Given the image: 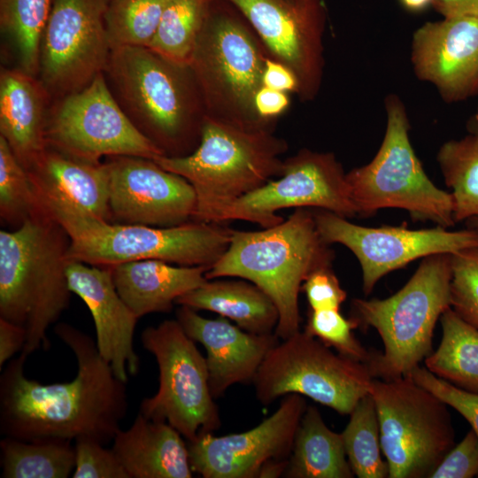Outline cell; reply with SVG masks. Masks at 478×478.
Here are the masks:
<instances>
[{
    "mask_svg": "<svg viewBox=\"0 0 478 478\" xmlns=\"http://www.w3.org/2000/svg\"><path fill=\"white\" fill-rule=\"evenodd\" d=\"M54 333L76 358L75 378L46 385L30 380L24 374L27 356L20 352L0 375V432L25 441L89 438L107 444L127 414V382L115 375L91 336L64 322Z\"/></svg>",
    "mask_w": 478,
    "mask_h": 478,
    "instance_id": "cell-1",
    "label": "cell"
},
{
    "mask_svg": "<svg viewBox=\"0 0 478 478\" xmlns=\"http://www.w3.org/2000/svg\"><path fill=\"white\" fill-rule=\"evenodd\" d=\"M103 73L126 115L166 156L196 150L206 115L189 65L149 47L119 46Z\"/></svg>",
    "mask_w": 478,
    "mask_h": 478,
    "instance_id": "cell-2",
    "label": "cell"
},
{
    "mask_svg": "<svg viewBox=\"0 0 478 478\" xmlns=\"http://www.w3.org/2000/svg\"><path fill=\"white\" fill-rule=\"evenodd\" d=\"M70 238L42 205L12 230L0 231V318L22 327V353L48 350V329L68 307Z\"/></svg>",
    "mask_w": 478,
    "mask_h": 478,
    "instance_id": "cell-3",
    "label": "cell"
},
{
    "mask_svg": "<svg viewBox=\"0 0 478 478\" xmlns=\"http://www.w3.org/2000/svg\"><path fill=\"white\" fill-rule=\"evenodd\" d=\"M335 252L320 236L311 208H297L278 225L232 232L229 245L205 273L207 280L237 277L261 289L274 303V334L286 339L300 330L298 295L315 270L332 266Z\"/></svg>",
    "mask_w": 478,
    "mask_h": 478,
    "instance_id": "cell-4",
    "label": "cell"
},
{
    "mask_svg": "<svg viewBox=\"0 0 478 478\" xmlns=\"http://www.w3.org/2000/svg\"><path fill=\"white\" fill-rule=\"evenodd\" d=\"M41 204L70 238L68 260L96 266L158 259L209 269L227 249L233 232L223 223L194 220L166 227L118 224L66 203L42 200Z\"/></svg>",
    "mask_w": 478,
    "mask_h": 478,
    "instance_id": "cell-5",
    "label": "cell"
},
{
    "mask_svg": "<svg viewBox=\"0 0 478 478\" xmlns=\"http://www.w3.org/2000/svg\"><path fill=\"white\" fill-rule=\"evenodd\" d=\"M269 54L247 19L227 0H212L189 59L207 118L274 131L255 108Z\"/></svg>",
    "mask_w": 478,
    "mask_h": 478,
    "instance_id": "cell-6",
    "label": "cell"
},
{
    "mask_svg": "<svg viewBox=\"0 0 478 478\" xmlns=\"http://www.w3.org/2000/svg\"><path fill=\"white\" fill-rule=\"evenodd\" d=\"M289 148L274 131L248 129L205 117L199 144L189 155L155 161L185 178L197 197L194 220L220 223L223 211L280 176Z\"/></svg>",
    "mask_w": 478,
    "mask_h": 478,
    "instance_id": "cell-7",
    "label": "cell"
},
{
    "mask_svg": "<svg viewBox=\"0 0 478 478\" xmlns=\"http://www.w3.org/2000/svg\"><path fill=\"white\" fill-rule=\"evenodd\" d=\"M451 254H435L392 296L352 300L351 318L374 328L383 343V352L371 353L366 363L374 378L409 376L431 353L436 322L451 307Z\"/></svg>",
    "mask_w": 478,
    "mask_h": 478,
    "instance_id": "cell-8",
    "label": "cell"
},
{
    "mask_svg": "<svg viewBox=\"0 0 478 478\" xmlns=\"http://www.w3.org/2000/svg\"><path fill=\"white\" fill-rule=\"evenodd\" d=\"M386 129L374 158L346 173L357 215L381 209L406 211L413 220L448 228L456 224L451 193L437 188L425 173L412 146L405 104L396 95L385 99Z\"/></svg>",
    "mask_w": 478,
    "mask_h": 478,
    "instance_id": "cell-9",
    "label": "cell"
},
{
    "mask_svg": "<svg viewBox=\"0 0 478 478\" xmlns=\"http://www.w3.org/2000/svg\"><path fill=\"white\" fill-rule=\"evenodd\" d=\"M369 394L377 411L388 477H429L455 445L448 405L411 376L374 378Z\"/></svg>",
    "mask_w": 478,
    "mask_h": 478,
    "instance_id": "cell-10",
    "label": "cell"
},
{
    "mask_svg": "<svg viewBox=\"0 0 478 478\" xmlns=\"http://www.w3.org/2000/svg\"><path fill=\"white\" fill-rule=\"evenodd\" d=\"M373 379L366 363L336 354L299 330L268 351L252 382L264 405L295 393L344 415L369 393Z\"/></svg>",
    "mask_w": 478,
    "mask_h": 478,
    "instance_id": "cell-11",
    "label": "cell"
},
{
    "mask_svg": "<svg viewBox=\"0 0 478 478\" xmlns=\"http://www.w3.org/2000/svg\"><path fill=\"white\" fill-rule=\"evenodd\" d=\"M141 340L156 358L159 384L154 396L143 399L139 412L167 422L188 442L218 429L220 419L209 387L206 359L178 320L146 328Z\"/></svg>",
    "mask_w": 478,
    "mask_h": 478,
    "instance_id": "cell-12",
    "label": "cell"
},
{
    "mask_svg": "<svg viewBox=\"0 0 478 478\" xmlns=\"http://www.w3.org/2000/svg\"><path fill=\"white\" fill-rule=\"evenodd\" d=\"M46 140L58 150L92 162L112 156L153 160L166 156L126 115L103 73L84 89L52 101Z\"/></svg>",
    "mask_w": 478,
    "mask_h": 478,
    "instance_id": "cell-13",
    "label": "cell"
},
{
    "mask_svg": "<svg viewBox=\"0 0 478 478\" xmlns=\"http://www.w3.org/2000/svg\"><path fill=\"white\" fill-rule=\"evenodd\" d=\"M110 1H53L38 74L52 101L84 89L104 73L112 50L104 19Z\"/></svg>",
    "mask_w": 478,
    "mask_h": 478,
    "instance_id": "cell-14",
    "label": "cell"
},
{
    "mask_svg": "<svg viewBox=\"0 0 478 478\" xmlns=\"http://www.w3.org/2000/svg\"><path fill=\"white\" fill-rule=\"evenodd\" d=\"M285 208H311L351 219L357 216L346 173L332 152L302 149L284 159L281 174L227 206L220 223L244 220L262 228L280 224Z\"/></svg>",
    "mask_w": 478,
    "mask_h": 478,
    "instance_id": "cell-15",
    "label": "cell"
},
{
    "mask_svg": "<svg viewBox=\"0 0 478 478\" xmlns=\"http://www.w3.org/2000/svg\"><path fill=\"white\" fill-rule=\"evenodd\" d=\"M317 229L328 244L340 243L357 258L362 271L363 291L372 292L381 278L426 257L478 247V230L450 231L405 227H364L332 212L312 209Z\"/></svg>",
    "mask_w": 478,
    "mask_h": 478,
    "instance_id": "cell-16",
    "label": "cell"
},
{
    "mask_svg": "<svg viewBox=\"0 0 478 478\" xmlns=\"http://www.w3.org/2000/svg\"><path fill=\"white\" fill-rule=\"evenodd\" d=\"M227 1L247 19L269 56L294 73L299 98L312 100L324 71V0Z\"/></svg>",
    "mask_w": 478,
    "mask_h": 478,
    "instance_id": "cell-17",
    "label": "cell"
},
{
    "mask_svg": "<svg viewBox=\"0 0 478 478\" xmlns=\"http://www.w3.org/2000/svg\"><path fill=\"white\" fill-rule=\"evenodd\" d=\"M105 158L110 221L166 227L194 220L196 193L185 178L162 168L150 158Z\"/></svg>",
    "mask_w": 478,
    "mask_h": 478,
    "instance_id": "cell-18",
    "label": "cell"
},
{
    "mask_svg": "<svg viewBox=\"0 0 478 478\" xmlns=\"http://www.w3.org/2000/svg\"><path fill=\"white\" fill-rule=\"evenodd\" d=\"M306 407L304 396L288 394L272 415L250 430L200 435L188 443L192 471L204 478L258 477L267 461L289 459Z\"/></svg>",
    "mask_w": 478,
    "mask_h": 478,
    "instance_id": "cell-19",
    "label": "cell"
},
{
    "mask_svg": "<svg viewBox=\"0 0 478 478\" xmlns=\"http://www.w3.org/2000/svg\"><path fill=\"white\" fill-rule=\"evenodd\" d=\"M415 75L432 84L447 103L478 95V18L459 16L428 21L411 43Z\"/></svg>",
    "mask_w": 478,
    "mask_h": 478,
    "instance_id": "cell-20",
    "label": "cell"
},
{
    "mask_svg": "<svg viewBox=\"0 0 478 478\" xmlns=\"http://www.w3.org/2000/svg\"><path fill=\"white\" fill-rule=\"evenodd\" d=\"M66 274L70 289L86 304L95 323L96 344L115 375L127 382L135 375L140 358L134 349L139 320L120 297L110 267L69 260Z\"/></svg>",
    "mask_w": 478,
    "mask_h": 478,
    "instance_id": "cell-21",
    "label": "cell"
},
{
    "mask_svg": "<svg viewBox=\"0 0 478 478\" xmlns=\"http://www.w3.org/2000/svg\"><path fill=\"white\" fill-rule=\"evenodd\" d=\"M176 320L185 333L206 351L208 382L213 398L236 383L252 382L268 351L278 342L273 334H253L231 324L226 318L206 319L181 305Z\"/></svg>",
    "mask_w": 478,
    "mask_h": 478,
    "instance_id": "cell-22",
    "label": "cell"
},
{
    "mask_svg": "<svg viewBox=\"0 0 478 478\" xmlns=\"http://www.w3.org/2000/svg\"><path fill=\"white\" fill-rule=\"evenodd\" d=\"M27 171L39 200L66 203L110 221L105 162L81 159L48 145Z\"/></svg>",
    "mask_w": 478,
    "mask_h": 478,
    "instance_id": "cell-23",
    "label": "cell"
},
{
    "mask_svg": "<svg viewBox=\"0 0 478 478\" xmlns=\"http://www.w3.org/2000/svg\"><path fill=\"white\" fill-rule=\"evenodd\" d=\"M52 100L37 77L1 68L0 135L27 169L48 146L46 123Z\"/></svg>",
    "mask_w": 478,
    "mask_h": 478,
    "instance_id": "cell-24",
    "label": "cell"
},
{
    "mask_svg": "<svg viewBox=\"0 0 478 478\" xmlns=\"http://www.w3.org/2000/svg\"><path fill=\"white\" fill-rule=\"evenodd\" d=\"M112 450L129 478H191L188 444L166 421L138 412L133 424L120 430Z\"/></svg>",
    "mask_w": 478,
    "mask_h": 478,
    "instance_id": "cell-25",
    "label": "cell"
},
{
    "mask_svg": "<svg viewBox=\"0 0 478 478\" xmlns=\"http://www.w3.org/2000/svg\"><path fill=\"white\" fill-rule=\"evenodd\" d=\"M120 297L140 319L154 312H169L176 300L200 287L207 279L206 266H174L146 259L110 266Z\"/></svg>",
    "mask_w": 478,
    "mask_h": 478,
    "instance_id": "cell-26",
    "label": "cell"
},
{
    "mask_svg": "<svg viewBox=\"0 0 478 478\" xmlns=\"http://www.w3.org/2000/svg\"><path fill=\"white\" fill-rule=\"evenodd\" d=\"M176 304L194 310H206L227 318L245 331L273 334L279 312L273 300L247 280H207L184 294Z\"/></svg>",
    "mask_w": 478,
    "mask_h": 478,
    "instance_id": "cell-27",
    "label": "cell"
},
{
    "mask_svg": "<svg viewBox=\"0 0 478 478\" xmlns=\"http://www.w3.org/2000/svg\"><path fill=\"white\" fill-rule=\"evenodd\" d=\"M289 478H351L342 433L331 430L313 405L300 420L284 474Z\"/></svg>",
    "mask_w": 478,
    "mask_h": 478,
    "instance_id": "cell-28",
    "label": "cell"
},
{
    "mask_svg": "<svg viewBox=\"0 0 478 478\" xmlns=\"http://www.w3.org/2000/svg\"><path fill=\"white\" fill-rule=\"evenodd\" d=\"M440 322L441 343L425 358V367L455 387L478 394V328L451 307L441 315Z\"/></svg>",
    "mask_w": 478,
    "mask_h": 478,
    "instance_id": "cell-29",
    "label": "cell"
},
{
    "mask_svg": "<svg viewBox=\"0 0 478 478\" xmlns=\"http://www.w3.org/2000/svg\"><path fill=\"white\" fill-rule=\"evenodd\" d=\"M0 450L4 478H67L75 468L74 445L68 439L4 436Z\"/></svg>",
    "mask_w": 478,
    "mask_h": 478,
    "instance_id": "cell-30",
    "label": "cell"
},
{
    "mask_svg": "<svg viewBox=\"0 0 478 478\" xmlns=\"http://www.w3.org/2000/svg\"><path fill=\"white\" fill-rule=\"evenodd\" d=\"M54 0H0L1 33L10 41L19 69L37 77L42 37Z\"/></svg>",
    "mask_w": 478,
    "mask_h": 478,
    "instance_id": "cell-31",
    "label": "cell"
},
{
    "mask_svg": "<svg viewBox=\"0 0 478 478\" xmlns=\"http://www.w3.org/2000/svg\"><path fill=\"white\" fill-rule=\"evenodd\" d=\"M436 160L451 189L455 222L478 217V137L467 134L445 142Z\"/></svg>",
    "mask_w": 478,
    "mask_h": 478,
    "instance_id": "cell-32",
    "label": "cell"
},
{
    "mask_svg": "<svg viewBox=\"0 0 478 478\" xmlns=\"http://www.w3.org/2000/svg\"><path fill=\"white\" fill-rule=\"evenodd\" d=\"M348 461L358 478L388 477V465L382 458L380 426L374 401L368 393L350 413L342 432Z\"/></svg>",
    "mask_w": 478,
    "mask_h": 478,
    "instance_id": "cell-33",
    "label": "cell"
},
{
    "mask_svg": "<svg viewBox=\"0 0 478 478\" xmlns=\"http://www.w3.org/2000/svg\"><path fill=\"white\" fill-rule=\"evenodd\" d=\"M212 0H169L149 48L188 64Z\"/></svg>",
    "mask_w": 478,
    "mask_h": 478,
    "instance_id": "cell-34",
    "label": "cell"
},
{
    "mask_svg": "<svg viewBox=\"0 0 478 478\" xmlns=\"http://www.w3.org/2000/svg\"><path fill=\"white\" fill-rule=\"evenodd\" d=\"M169 0H111L105 26L112 49L148 47L159 26Z\"/></svg>",
    "mask_w": 478,
    "mask_h": 478,
    "instance_id": "cell-35",
    "label": "cell"
},
{
    "mask_svg": "<svg viewBox=\"0 0 478 478\" xmlns=\"http://www.w3.org/2000/svg\"><path fill=\"white\" fill-rule=\"evenodd\" d=\"M42 207L27 169L0 135V218L12 228L19 227Z\"/></svg>",
    "mask_w": 478,
    "mask_h": 478,
    "instance_id": "cell-36",
    "label": "cell"
},
{
    "mask_svg": "<svg viewBox=\"0 0 478 478\" xmlns=\"http://www.w3.org/2000/svg\"><path fill=\"white\" fill-rule=\"evenodd\" d=\"M357 328L358 323L344 318L339 309H324L310 310L304 330L339 354L367 363L371 353L355 337L352 331Z\"/></svg>",
    "mask_w": 478,
    "mask_h": 478,
    "instance_id": "cell-37",
    "label": "cell"
},
{
    "mask_svg": "<svg viewBox=\"0 0 478 478\" xmlns=\"http://www.w3.org/2000/svg\"><path fill=\"white\" fill-rule=\"evenodd\" d=\"M451 308L478 328V247L451 254Z\"/></svg>",
    "mask_w": 478,
    "mask_h": 478,
    "instance_id": "cell-38",
    "label": "cell"
},
{
    "mask_svg": "<svg viewBox=\"0 0 478 478\" xmlns=\"http://www.w3.org/2000/svg\"><path fill=\"white\" fill-rule=\"evenodd\" d=\"M75 468L73 478H129L118 456L112 449L92 439L74 441Z\"/></svg>",
    "mask_w": 478,
    "mask_h": 478,
    "instance_id": "cell-39",
    "label": "cell"
},
{
    "mask_svg": "<svg viewBox=\"0 0 478 478\" xmlns=\"http://www.w3.org/2000/svg\"><path fill=\"white\" fill-rule=\"evenodd\" d=\"M409 376L461 414L478 436V394L455 387L425 366H417Z\"/></svg>",
    "mask_w": 478,
    "mask_h": 478,
    "instance_id": "cell-40",
    "label": "cell"
},
{
    "mask_svg": "<svg viewBox=\"0 0 478 478\" xmlns=\"http://www.w3.org/2000/svg\"><path fill=\"white\" fill-rule=\"evenodd\" d=\"M478 476V436L471 428L444 456L429 478Z\"/></svg>",
    "mask_w": 478,
    "mask_h": 478,
    "instance_id": "cell-41",
    "label": "cell"
},
{
    "mask_svg": "<svg viewBox=\"0 0 478 478\" xmlns=\"http://www.w3.org/2000/svg\"><path fill=\"white\" fill-rule=\"evenodd\" d=\"M310 310L339 309L347 298L346 291L332 269L324 266L312 272L303 282Z\"/></svg>",
    "mask_w": 478,
    "mask_h": 478,
    "instance_id": "cell-42",
    "label": "cell"
},
{
    "mask_svg": "<svg viewBox=\"0 0 478 478\" xmlns=\"http://www.w3.org/2000/svg\"><path fill=\"white\" fill-rule=\"evenodd\" d=\"M290 99L287 92L263 86L256 94L255 108L258 116L274 124V120L289 107Z\"/></svg>",
    "mask_w": 478,
    "mask_h": 478,
    "instance_id": "cell-43",
    "label": "cell"
},
{
    "mask_svg": "<svg viewBox=\"0 0 478 478\" xmlns=\"http://www.w3.org/2000/svg\"><path fill=\"white\" fill-rule=\"evenodd\" d=\"M263 86L284 92H297L298 82L294 73L284 64L267 58L263 73Z\"/></svg>",
    "mask_w": 478,
    "mask_h": 478,
    "instance_id": "cell-44",
    "label": "cell"
},
{
    "mask_svg": "<svg viewBox=\"0 0 478 478\" xmlns=\"http://www.w3.org/2000/svg\"><path fill=\"white\" fill-rule=\"evenodd\" d=\"M26 343L25 329L0 318V367L18 351H22Z\"/></svg>",
    "mask_w": 478,
    "mask_h": 478,
    "instance_id": "cell-45",
    "label": "cell"
},
{
    "mask_svg": "<svg viewBox=\"0 0 478 478\" xmlns=\"http://www.w3.org/2000/svg\"><path fill=\"white\" fill-rule=\"evenodd\" d=\"M432 6L443 18H478V0H433Z\"/></svg>",
    "mask_w": 478,
    "mask_h": 478,
    "instance_id": "cell-46",
    "label": "cell"
},
{
    "mask_svg": "<svg viewBox=\"0 0 478 478\" xmlns=\"http://www.w3.org/2000/svg\"><path fill=\"white\" fill-rule=\"evenodd\" d=\"M288 466V459H271L265 463L259 470V478H276L284 476Z\"/></svg>",
    "mask_w": 478,
    "mask_h": 478,
    "instance_id": "cell-47",
    "label": "cell"
},
{
    "mask_svg": "<svg viewBox=\"0 0 478 478\" xmlns=\"http://www.w3.org/2000/svg\"><path fill=\"white\" fill-rule=\"evenodd\" d=\"M399 2L405 10L418 12L432 5L433 0H399Z\"/></svg>",
    "mask_w": 478,
    "mask_h": 478,
    "instance_id": "cell-48",
    "label": "cell"
},
{
    "mask_svg": "<svg viewBox=\"0 0 478 478\" xmlns=\"http://www.w3.org/2000/svg\"><path fill=\"white\" fill-rule=\"evenodd\" d=\"M466 127L468 134L478 137V104L475 108V111L468 119Z\"/></svg>",
    "mask_w": 478,
    "mask_h": 478,
    "instance_id": "cell-49",
    "label": "cell"
},
{
    "mask_svg": "<svg viewBox=\"0 0 478 478\" xmlns=\"http://www.w3.org/2000/svg\"><path fill=\"white\" fill-rule=\"evenodd\" d=\"M465 222L467 227L475 228L478 230V217L468 219Z\"/></svg>",
    "mask_w": 478,
    "mask_h": 478,
    "instance_id": "cell-50",
    "label": "cell"
}]
</instances>
